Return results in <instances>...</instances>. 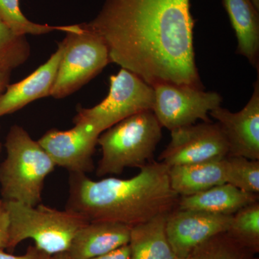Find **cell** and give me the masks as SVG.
I'll list each match as a JSON object with an SVG mask.
<instances>
[{"instance_id":"1","label":"cell","mask_w":259,"mask_h":259,"mask_svg":"<svg viewBox=\"0 0 259 259\" xmlns=\"http://www.w3.org/2000/svg\"><path fill=\"white\" fill-rule=\"evenodd\" d=\"M190 0H106L87 25L102 37L110 62L148 84L204 89L196 66Z\"/></svg>"},{"instance_id":"2","label":"cell","mask_w":259,"mask_h":259,"mask_svg":"<svg viewBox=\"0 0 259 259\" xmlns=\"http://www.w3.org/2000/svg\"><path fill=\"white\" fill-rule=\"evenodd\" d=\"M180 196L170 185L168 167L159 161L140 168L136 176L90 180L70 173L66 209L88 222H114L134 227L177 208Z\"/></svg>"},{"instance_id":"3","label":"cell","mask_w":259,"mask_h":259,"mask_svg":"<svg viewBox=\"0 0 259 259\" xmlns=\"http://www.w3.org/2000/svg\"><path fill=\"white\" fill-rule=\"evenodd\" d=\"M7 156L0 164L3 199L36 206L41 202L46 178L56 167L37 141L19 125L10 127L5 141Z\"/></svg>"},{"instance_id":"4","label":"cell","mask_w":259,"mask_h":259,"mask_svg":"<svg viewBox=\"0 0 259 259\" xmlns=\"http://www.w3.org/2000/svg\"><path fill=\"white\" fill-rule=\"evenodd\" d=\"M162 127L151 110L117 122L100 135L102 156L97 176L120 175L126 168H141L153 157Z\"/></svg>"},{"instance_id":"5","label":"cell","mask_w":259,"mask_h":259,"mask_svg":"<svg viewBox=\"0 0 259 259\" xmlns=\"http://www.w3.org/2000/svg\"><path fill=\"white\" fill-rule=\"evenodd\" d=\"M5 202L10 216V250L30 238L47 254L67 252L76 233L89 223L67 209L58 210L42 204L29 206L13 201Z\"/></svg>"},{"instance_id":"6","label":"cell","mask_w":259,"mask_h":259,"mask_svg":"<svg viewBox=\"0 0 259 259\" xmlns=\"http://www.w3.org/2000/svg\"><path fill=\"white\" fill-rule=\"evenodd\" d=\"M66 33L51 92V96L56 99L64 98L77 91L110 63L106 44L87 23L80 25L79 31Z\"/></svg>"},{"instance_id":"7","label":"cell","mask_w":259,"mask_h":259,"mask_svg":"<svg viewBox=\"0 0 259 259\" xmlns=\"http://www.w3.org/2000/svg\"><path fill=\"white\" fill-rule=\"evenodd\" d=\"M155 94L153 87L134 73L121 69L110 78L106 98L92 108L77 110L74 125L84 124L101 134L117 122L140 113L153 110Z\"/></svg>"},{"instance_id":"8","label":"cell","mask_w":259,"mask_h":259,"mask_svg":"<svg viewBox=\"0 0 259 259\" xmlns=\"http://www.w3.org/2000/svg\"><path fill=\"white\" fill-rule=\"evenodd\" d=\"M155 100L152 112L162 127L169 130L211 122L209 112L221 107L223 98L214 92L185 84L162 82L153 85Z\"/></svg>"},{"instance_id":"9","label":"cell","mask_w":259,"mask_h":259,"mask_svg":"<svg viewBox=\"0 0 259 259\" xmlns=\"http://www.w3.org/2000/svg\"><path fill=\"white\" fill-rule=\"evenodd\" d=\"M224 134L217 122H202L171 131V141L158 161L168 168L213 161L228 156Z\"/></svg>"},{"instance_id":"10","label":"cell","mask_w":259,"mask_h":259,"mask_svg":"<svg viewBox=\"0 0 259 259\" xmlns=\"http://www.w3.org/2000/svg\"><path fill=\"white\" fill-rule=\"evenodd\" d=\"M232 216L177 208L170 212L166 219V236L177 258H189L198 245L228 231Z\"/></svg>"},{"instance_id":"11","label":"cell","mask_w":259,"mask_h":259,"mask_svg":"<svg viewBox=\"0 0 259 259\" xmlns=\"http://www.w3.org/2000/svg\"><path fill=\"white\" fill-rule=\"evenodd\" d=\"M100 134L84 124L69 131L52 129L37 141L56 165L70 173L93 171V156Z\"/></svg>"},{"instance_id":"12","label":"cell","mask_w":259,"mask_h":259,"mask_svg":"<svg viewBox=\"0 0 259 259\" xmlns=\"http://www.w3.org/2000/svg\"><path fill=\"white\" fill-rule=\"evenodd\" d=\"M247 105L238 112L218 107L209 112L221 127L230 156L259 161V81Z\"/></svg>"},{"instance_id":"13","label":"cell","mask_w":259,"mask_h":259,"mask_svg":"<svg viewBox=\"0 0 259 259\" xmlns=\"http://www.w3.org/2000/svg\"><path fill=\"white\" fill-rule=\"evenodd\" d=\"M63 54L59 44L56 52L34 72L13 84H8L0 95V117L18 111L30 102L51 96Z\"/></svg>"},{"instance_id":"14","label":"cell","mask_w":259,"mask_h":259,"mask_svg":"<svg viewBox=\"0 0 259 259\" xmlns=\"http://www.w3.org/2000/svg\"><path fill=\"white\" fill-rule=\"evenodd\" d=\"M132 227L114 222H90L75 235L67 253L71 259H90L128 245Z\"/></svg>"},{"instance_id":"15","label":"cell","mask_w":259,"mask_h":259,"mask_svg":"<svg viewBox=\"0 0 259 259\" xmlns=\"http://www.w3.org/2000/svg\"><path fill=\"white\" fill-rule=\"evenodd\" d=\"M258 194L248 193L231 184L224 183L192 195L180 197L177 209L233 215L245 206L258 201Z\"/></svg>"},{"instance_id":"16","label":"cell","mask_w":259,"mask_h":259,"mask_svg":"<svg viewBox=\"0 0 259 259\" xmlns=\"http://www.w3.org/2000/svg\"><path fill=\"white\" fill-rule=\"evenodd\" d=\"M236 32L237 53L258 69L259 14L251 0H222Z\"/></svg>"},{"instance_id":"17","label":"cell","mask_w":259,"mask_h":259,"mask_svg":"<svg viewBox=\"0 0 259 259\" xmlns=\"http://www.w3.org/2000/svg\"><path fill=\"white\" fill-rule=\"evenodd\" d=\"M223 160L168 168L172 190L186 197L226 183Z\"/></svg>"},{"instance_id":"18","label":"cell","mask_w":259,"mask_h":259,"mask_svg":"<svg viewBox=\"0 0 259 259\" xmlns=\"http://www.w3.org/2000/svg\"><path fill=\"white\" fill-rule=\"evenodd\" d=\"M168 214H161L131 228L130 259H176L166 236Z\"/></svg>"},{"instance_id":"19","label":"cell","mask_w":259,"mask_h":259,"mask_svg":"<svg viewBox=\"0 0 259 259\" xmlns=\"http://www.w3.org/2000/svg\"><path fill=\"white\" fill-rule=\"evenodd\" d=\"M0 18L15 33L20 35H42L53 31H79L80 25L52 26L30 21L22 13L20 0H0Z\"/></svg>"},{"instance_id":"20","label":"cell","mask_w":259,"mask_h":259,"mask_svg":"<svg viewBox=\"0 0 259 259\" xmlns=\"http://www.w3.org/2000/svg\"><path fill=\"white\" fill-rule=\"evenodd\" d=\"M190 259H258L228 233H219L194 248Z\"/></svg>"},{"instance_id":"21","label":"cell","mask_w":259,"mask_h":259,"mask_svg":"<svg viewBox=\"0 0 259 259\" xmlns=\"http://www.w3.org/2000/svg\"><path fill=\"white\" fill-rule=\"evenodd\" d=\"M238 243L253 252H259V202H253L232 216L227 231Z\"/></svg>"},{"instance_id":"22","label":"cell","mask_w":259,"mask_h":259,"mask_svg":"<svg viewBox=\"0 0 259 259\" xmlns=\"http://www.w3.org/2000/svg\"><path fill=\"white\" fill-rule=\"evenodd\" d=\"M226 183L248 193H259V161L240 156L224 158Z\"/></svg>"},{"instance_id":"23","label":"cell","mask_w":259,"mask_h":259,"mask_svg":"<svg viewBox=\"0 0 259 259\" xmlns=\"http://www.w3.org/2000/svg\"><path fill=\"white\" fill-rule=\"evenodd\" d=\"M30 54L25 35L15 33L0 18V69L13 71L24 64Z\"/></svg>"},{"instance_id":"24","label":"cell","mask_w":259,"mask_h":259,"mask_svg":"<svg viewBox=\"0 0 259 259\" xmlns=\"http://www.w3.org/2000/svg\"><path fill=\"white\" fill-rule=\"evenodd\" d=\"M10 225V216L6 202L3 199H0V249L8 248Z\"/></svg>"},{"instance_id":"25","label":"cell","mask_w":259,"mask_h":259,"mask_svg":"<svg viewBox=\"0 0 259 259\" xmlns=\"http://www.w3.org/2000/svg\"><path fill=\"white\" fill-rule=\"evenodd\" d=\"M49 255L32 245L28 247L26 253L23 255L10 254L5 253L3 249H0V259H47Z\"/></svg>"},{"instance_id":"26","label":"cell","mask_w":259,"mask_h":259,"mask_svg":"<svg viewBox=\"0 0 259 259\" xmlns=\"http://www.w3.org/2000/svg\"><path fill=\"white\" fill-rule=\"evenodd\" d=\"M90 259H130L129 245H124L107 254Z\"/></svg>"},{"instance_id":"27","label":"cell","mask_w":259,"mask_h":259,"mask_svg":"<svg viewBox=\"0 0 259 259\" xmlns=\"http://www.w3.org/2000/svg\"><path fill=\"white\" fill-rule=\"evenodd\" d=\"M11 71L10 70L0 69V95L9 84Z\"/></svg>"},{"instance_id":"28","label":"cell","mask_w":259,"mask_h":259,"mask_svg":"<svg viewBox=\"0 0 259 259\" xmlns=\"http://www.w3.org/2000/svg\"><path fill=\"white\" fill-rule=\"evenodd\" d=\"M47 259H71L67 252L56 253V254L50 255Z\"/></svg>"},{"instance_id":"29","label":"cell","mask_w":259,"mask_h":259,"mask_svg":"<svg viewBox=\"0 0 259 259\" xmlns=\"http://www.w3.org/2000/svg\"><path fill=\"white\" fill-rule=\"evenodd\" d=\"M251 2L254 5L255 8L259 10V0H251Z\"/></svg>"},{"instance_id":"30","label":"cell","mask_w":259,"mask_h":259,"mask_svg":"<svg viewBox=\"0 0 259 259\" xmlns=\"http://www.w3.org/2000/svg\"><path fill=\"white\" fill-rule=\"evenodd\" d=\"M176 259H190V258H177V257Z\"/></svg>"},{"instance_id":"31","label":"cell","mask_w":259,"mask_h":259,"mask_svg":"<svg viewBox=\"0 0 259 259\" xmlns=\"http://www.w3.org/2000/svg\"><path fill=\"white\" fill-rule=\"evenodd\" d=\"M1 150H2V145H1V144H0V152H1Z\"/></svg>"}]
</instances>
